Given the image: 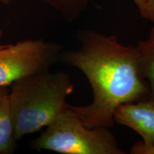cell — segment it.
<instances>
[{
	"label": "cell",
	"instance_id": "8992f818",
	"mask_svg": "<svg viewBox=\"0 0 154 154\" xmlns=\"http://www.w3.org/2000/svg\"><path fill=\"white\" fill-rule=\"evenodd\" d=\"M17 141L9 101V89L7 86H0V154L13 153Z\"/></svg>",
	"mask_w": 154,
	"mask_h": 154
},
{
	"label": "cell",
	"instance_id": "5b68a950",
	"mask_svg": "<svg viewBox=\"0 0 154 154\" xmlns=\"http://www.w3.org/2000/svg\"><path fill=\"white\" fill-rule=\"evenodd\" d=\"M113 121L127 126L141 136L148 145L154 144V101L149 99L120 105L116 109Z\"/></svg>",
	"mask_w": 154,
	"mask_h": 154
},
{
	"label": "cell",
	"instance_id": "6da1fadb",
	"mask_svg": "<svg viewBox=\"0 0 154 154\" xmlns=\"http://www.w3.org/2000/svg\"><path fill=\"white\" fill-rule=\"evenodd\" d=\"M76 38L80 47L63 51L60 61L85 75L94 100L89 105L69 107L88 128H110L114 125L113 114L117 107L150 96L140 72L136 47L126 46L114 35L91 29L78 31Z\"/></svg>",
	"mask_w": 154,
	"mask_h": 154
},
{
	"label": "cell",
	"instance_id": "30bf717a",
	"mask_svg": "<svg viewBox=\"0 0 154 154\" xmlns=\"http://www.w3.org/2000/svg\"><path fill=\"white\" fill-rule=\"evenodd\" d=\"M140 14L143 18L154 22V0H148Z\"/></svg>",
	"mask_w": 154,
	"mask_h": 154
},
{
	"label": "cell",
	"instance_id": "277c9868",
	"mask_svg": "<svg viewBox=\"0 0 154 154\" xmlns=\"http://www.w3.org/2000/svg\"><path fill=\"white\" fill-rule=\"evenodd\" d=\"M63 47L55 42L26 39L0 49V86L23 77L50 70L60 61Z\"/></svg>",
	"mask_w": 154,
	"mask_h": 154
},
{
	"label": "cell",
	"instance_id": "4fadbf2b",
	"mask_svg": "<svg viewBox=\"0 0 154 154\" xmlns=\"http://www.w3.org/2000/svg\"><path fill=\"white\" fill-rule=\"evenodd\" d=\"M2 34H3L2 30H0V37H1V36H2ZM5 46H6V45H2V44H0V49H2V48L5 47Z\"/></svg>",
	"mask_w": 154,
	"mask_h": 154
},
{
	"label": "cell",
	"instance_id": "7a4b0ae2",
	"mask_svg": "<svg viewBox=\"0 0 154 154\" xmlns=\"http://www.w3.org/2000/svg\"><path fill=\"white\" fill-rule=\"evenodd\" d=\"M10 86L9 101L17 140L49 126L68 108L66 98L74 90L68 74L50 70L23 77Z\"/></svg>",
	"mask_w": 154,
	"mask_h": 154
},
{
	"label": "cell",
	"instance_id": "9c48e42d",
	"mask_svg": "<svg viewBox=\"0 0 154 154\" xmlns=\"http://www.w3.org/2000/svg\"><path fill=\"white\" fill-rule=\"evenodd\" d=\"M131 154H154V144L148 145L143 141L135 143L131 149Z\"/></svg>",
	"mask_w": 154,
	"mask_h": 154
},
{
	"label": "cell",
	"instance_id": "52a82bcc",
	"mask_svg": "<svg viewBox=\"0 0 154 154\" xmlns=\"http://www.w3.org/2000/svg\"><path fill=\"white\" fill-rule=\"evenodd\" d=\"M138 52L140 74L150 84L149 99L154 101V27L145 40H140L136 46Z\"/></svg>",
	"mask_w": 154,
	"mask_h": 154
},
{
	"label": "cell",
	"instance_id": "7c38bea8",
	"mask_svg": "<svg viewBox=\"0 0 154 154\" xmlns=\"http://www.w3.org/2000/svg\"><path fill=\"white\" fill-rule=\"evenodd\" d=\"M14 0H0V4H2V5H9L11 4Z\"/></svg>",
	"mask_w": 154,
	"mask_h": 154
},
{
	"label": "cell",
	"instance_id": "3957f363",
	"mask_svg": "<svg viewBox=\"0 0 154 154\" xmlns=\"http://www.w3.org/2000/svg\"><path fill=\"white\" fill-rule=\"evenodd\" d=\"M34 139V149L63 154H126L109 128H90L69 106Z\"/></svg>",
	"mask_w": 154,
	"mask_h": 154
},
{
	"label": "cell",
	"instance_id": "8fae6325",
	"mask_svg": "<svg viewBox=\"0 0 154 154\" xmlns=\"http://www.w3.org/2000/svg\"><path fill=\"white\" fill-rule=\"evenodd\" d=\"M132 1L135 3V5L137 6V7L140 11L144 8L148 0H132Z\"/></svg>",
	"mask_w": 154,
	"mask_h": 154
},
{
	"label": "cell",
	"instance_id": "ba28073f",
	"mask_svg": "<svg viewBox=\"0 0 154 154\" xmlns=\"http://www.w3.org/2000/svg\"><path fill=\"white\" fill-rule=\"evenodd\" d=\"M61 14L68 22H74L87 7L89 0H40Z\"/></svg>",
	"mask_w": 154,
	"mask_h": 154
}]
</instances>
